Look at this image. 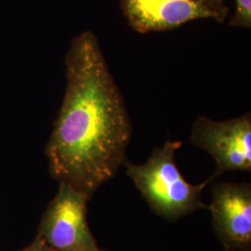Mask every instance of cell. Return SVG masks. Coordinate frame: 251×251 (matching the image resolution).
Masks as SVG:
<instances>
[{
  "mask_svg": "<svg viewBox=\"0 0 251 251\" xmlns=\"http://www.w3.org/2000/svg\"><path fill=\"white\" fill-rule=\"evenodd\" d=\"M100 251H103V250H100Z\"/></svg>",
  "mask_w": 251,
  "mask_h": 251,
  "instance_id": "cell-11",
  "label": "cell"
},
{
  "mask_svg": "<svg viewBox=\"0 0 251 251\" xmlns=\"http://www.w3.org/2000/svg\"><path fill=\"white\" fill-rule=\"evenodd\" d=\"M181 146L179 141L168 140L160 147H155L144 164L124 161L126 175L152 212L170 222L207 208L202 194L212 181L210 177L195 185L185 180L175 161L176 152Z\"/></svg>",
  "mask_w": 251,
  "mask_h": 251,
  "instance_id": "cell-2",
  "label": "cell"
},
{
  "mask_svg": "<svg viewBox=\"0 0 251 251\" xmlns=\"http://www.w3.org/2000/svg\"><path fill=\"white\" fill-rule=\"evenodd\" d=\"M126 18L135 31H169L191 21L213 19L211 11L192 0H121Z\"/></svg>",
  "mask_w": 251,
  "mask_h": 251,
  "instance_id": "cell-6",
  "label": "cell"
},
{
  "mask_svg": "<svg viewBox=\"0 0 251 251\" xmlns=\"http://www.w3.org/2000/svg\"><path fill=\"white\" fill-rule=\"evenodd\" d=\"M190 143L207 152L216 163L212 179L228 171H251V115L226 121L199 117Z\"/></svg>",
  "mask_w": 251,
  "mask_h": 251,
  "instance_id": "cell-4",
  "label": "cell"
},
{
  "mask_svg": "<svg viewBox=\"0 0 251 251\" xmlns=\"http://www.w3.org/2000/svg\"><path fill=\"white\" fill-rule=\"evenodd\" d=\"M207 208L216 236L225 249L251 251V183H216Z\"/></svg>",
  "mask_w": 251,
  "mask_h": 251,
  "instance_id": "cell-5",
  "label": "cell"
},
{
  "mask_svg": "<svg viewBox=\"0 0 251 251\" xmlns=\"http://www.w3.org/2000/svg\"><path fill=\"white\" fill-rule=\"evenodd\" d=\"M65 75L66 90L46 156L54 179L91 199L124 164L131 122L92 32L73 39L65 56Z\"/></svg>",
  "mask_w": 251,
  "mask_h": 251,
  "instance_id": "cell-1",
  "label": "cell"
},
{
  "mask_svg": "<svg viewBox=\"0 0 251 251\" xmlns=\"http://www.w3.org/2000/svg\"><path fill=\"white\" fill-rule=\"evenodd\" d=\"M239 251V250H228V249H225V251Z\"/></svg>",
  "mask_w": 251,
  "mask_h": 251,
  "instance_id": "cell-10",
  "label": "cell"
},
{
  "mask_svg": "<svg viewBox=\"0 0 251 251\" xmlns=\"http://www.w3.org/2000/svg\"><path fill=\"white\" fill-rule=\"evenodd\" d=\"M230 25L233 26L251 28V0H235V12Z\"/></svg>",
  "mask_w": 251,
  "mask_h": 251,
  "instance_id": "cell-7",
  "label": "cell"
},
{
  "mask_svg": "<svg viewBox=\"0 0 251 251\" xmlns=\"http://www.w3.org/2000/svg\"><path fill=\"white\" fill-rule=\"evenodd\" d=\"M200 6L211 11L215 17V21L223 23L228 13L229 9L225 4V0H192Z\"/></svg>",
  "mask_w": 251,
  "mask_h": 251,
  "instance_id": "cell-8",
  "label": "cell"
},
{
  "mask_svg": "<svg viewBox=\"0 0 251 251\" xmlns=\"http://www.w3.org/2000/svg\"><path fill=\"white\" fill-rule=\"evenodd\" d=\"M59 189L47 206L37 228V236L56 251H100L87 219L85 194L59 182Z\"/></svg>",
  "mask_w": 251,
  "mask_h": 251,
  "instance_id": "cell-3",
  "label": "cell"
},
{
  "mask_svg": "<svg viewBox=\"0 0 251 251\" xmlns=\"http://www.w3.org/2000/svg\"><path fill=\"white\" fill-rule=\"evenodd\" d=\"M20 251H56L51 249L49 245H47L41 238H39L37 235L35 240L31 243L26 248Z\"/></svg>",
  "mask_w": 251,
  "mask_h": 251,
  "instance_id": "cell-9",
  "label": "cell"
}]
</instances>
